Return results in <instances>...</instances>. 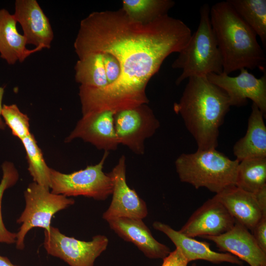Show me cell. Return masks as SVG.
<instances>
[{"instance_id": "cell-1", "label": "cell", "mask_w": 266, "mask_h": 266, "mask_svg": "<svg viewBox=\"0 0 266 266\" xmlns=\"http://www.w3.org/2000/svg\"><path fill=\"white\" fill-rule=\"evenodd\" d=\"M191 35L185 23L168 14L143 24L131 19L122 9L90 13L80 22L75 51L78 58L109 54L120 74L115 83L103 89L79 87L82 115L148 104V82L168 56L183 49Z\"/></svg>"}, {"instance_id": "cell-2", "label": "cell", "mask_w": 266, "mask_h": 266, "mask_svg": "<svg viewBox=\"0 0 266 266\" xmlns=\"http://www.w3.org/2000/svg\"><path fill=\"white\" fill-rule=\"evenodd\" d=\"M231 106L225 92L205 76L188 78L182 96L173 110L182 117L198 149H216L219 129Z\"/></svg>"}, {"instance_id": "cell-3", "label": "cell", "mask_w": 266, "mask_h": 266, "mask_svg": "<svg viewBox=\"0 0 266 266\" xmlns=\"http://www.w3.org/2000/svg\"><path fill=\"white\" fill-rule=\"evenodd\" d=\"M210 18L223 61V72L244 68L264 71L266 56L257 35L226 0L210 9Z\"/></svg>"}, {"instance_id": "cell-4", "label": "cell", "mask_w": 266, "mask_h": 266, "mask_svg": "<svg viewBox=\"0 0 266 266\" xmlns=\"http://www.w3.org/2000/svg\"><path fill=\"white\" fill-rule=\"evenodd\" d=\"M239 161L232 160L216 149H197L182 153L175 162L180 181L196 189L204 187L218 194L235 186Z\"/></svg>"}, {"instance_id": "cell-5", "label": "cell", "mask_w": 266, "mask_h": 266, "mask_svg": "<svg viewBox=\"0 0 266 266\" xmlns=\"http://www.w3.org/2000/svg\"><path fill=\"white\" fill-rule=\"evenodd\" d=\"M210 9L207 3L201 6L197 30L172 64L173 68L182 70L175 81L176 85L193 76L223 72L222 58L211 27Z\"/></svg>"}, {"instance_id": "cell-6", "label": "cell", "mask_w": 266, "mask_h": 266, "mask_svg": "<svg viewBox=\"0 0 266 266\" xmlns=\"http://www.w3.org/2000/svg\"><path fill=\"white\" fill-rule=\"evenodd\" d=\"M109 154L104 151L98 164L69 174L50 168L51 192L66 197L84 196L98 200H106L112 192L111 178L103 171Z\"/></svg>"}, {"instance_id": "cell-7", "label": "cell", "mask_w": 266, "mask_h": 266, "mask_svg": "<svg viewBox=\"0 0 266 266\" xmlns=\"http://www.w3.org/2000/svg\"><path fill=\"white\" fill-rule=\"evenodd\" d=\"M49 189L35 182L30 184L24 196L26 206L17 222L22 224L16 233V248H24V239L32 228H42L49 231L52 216L58 211L73 205L75 201L72 198L49 192Z\"/></svg>"}, {"instance_id": "cell-8", "label": "cell", "mask_w": 266, "mask_h": 266, "mask_svg": "<svg viewBox=\"0 0 266 266\" xmlns=\"http://www.w3.org/2000/svg\"><path fill=\"white\" fill-rule=\"evenodd\" d=\"M44 245L48 254L59 258L70 266H94L96 259L106 250L108 238L97 235L84 241L68 237L58 228L51 227L44 231Z\"/></svg>"}, {"instance_id": "cell-9", "label": "cell", "mask_w": 266, "mask_h": 266, "mask_svg": "<svg viewBox=\"0 0 266 266\" xmlns=\"http://www.w3.org/2000/svg\"><path fill=\"white\" fill-rule=\"evenodd\" d=\"M122 109L114 113L116 134L120 144L127 146L136 154L145 152V140L156 133L160 122L147 105Z\"/></svg>"}, {"instance_id": "cell-10", "label": "cell", "mask_w": 266, "mask_h": 266, "mask_svg": "<svg viewBox=\"0 0 266 266\" xmlns=\"http://www.w3.org/2000/svg\"><path fill=\"white\" fill-rule=\"evenodd\" d=\"M239 74L230 76L224 72L210 73L206 77L212 83L223 90L227 95L230 106H242L249 99L266 115V74L257 78L246 68H241Z\"/></svg>"}, {"instance_id": "cell-11", "label": "cell", "mask_w": 266, "mask_h": 266, "mask_svg": "<svg viewBox=\"0 0 266 266\" xmlns=\"http://www.w3.org/2000/svg\"><path fill=\"white\" fill-rule=\"evenodd\" d=\"M126 161V157L121 156L117 165L107 173L112 183V198L102 215V218L107 222L120 217L142 219L148 214L145 202L127 183Z\"/></svg>"}, {"instance_id": "cell-12", "label": "cell", "mask_w": 266, "mask_h": 266, "mask_svg": "<svg viewBox=\"0 0 266 266\" xmlns=\"http://www.w3.org/2000/svg\"><path fill=\"white\" fill-rule=\"evenodd\" d=\"M114 113L106 110L83 115L66 141L80 138L104 151L117 149L119 143L114 128Z\"/></svg>"}, {"instance_id": "cell-13", "label": "cell", "mask_w": 266, "mask_h": 266, "mask_svg": "<svg viewBox=\"0 0 266 266\" xmlns=\"http://www.w3.org/2000/svg\"><path fill=\"white\" fill-rule=\"evenodd\" d=\"M235 222L225 207L213 197L194 211L179 231L193 238L217 236L231 230Z\"/></svg>"}, {"instance_id": "cell-14", "label": "cell", "mask_w": 266, "mask_h": 266, "mask_svg": "<svg viewBox=\"0 0 266 266\" xmlns=\"http://www.w3.org/2000/svg\"><path fill=\"white\" fill-rule=\"evenodd\" d=\"M200 237L213 241L220 251L230 253L250 266H266V253L258 245L252 233L238 222L224 233Z\"/></svg>"}, {"instance_id": "cell-15", "label": "cell", "mask_w": 266, "mask_h": 266, "mask_svg": "<svg viewBox=\"0 0 266 266\" xmlns=\"http://www.w3.org/2000/svg\"><path fill=\"white\" fill-rule=\"evenodd\" d=\"M23 31L27 44L50 48L54 33L49 19L36 0H16L13 14Z\"/></svg>"}, {"instance_id": "cell-16", "label": "cell", "mask_w": 266, "mask_h": 266, "mask_svg": "<svg viewBox=\"0 0 266 266\" xmlns=\"http://www.w3.org/2000/svg\"><path fill=\"white\" fill-rule=\"evenodd\" d=\"M107 222L119 237L133 243L147 258L163 259L170 252L168 247L153 237L141 219L120 217Z\"/></svg>"}, {"instance_id": "cell-17", "label": "cell", "mask_w": 266, "mask_h": 266, "mask_svg": "<svg viewBox=\"0 0 266 266\" xmlns=\"http://www.w3.org/2000/svg\"><path fill=\"white\" fill-rule=\"evenodd\" d=\"M152 226L154 229L167 235L176 248L180 250L189 263L204 260L215 264L227 262L239 266L243 265L242 261L237 257L229 253L214 251L211 249L208 242L187 236L167 224L155 221Z\"/></svg>"}, {"instance_id": "cell-18", "label": "cell", "mask_w": 266, "mask_h": 266, "mask_svg": "<svg viewBox=\"0 0 266 266\" xmlns=\"http://www.w3.org/2000/svg\"><path fill=\"white\" fill-rule=\"evenodd\" d=\"M220 202L235 220L251 232L263 216H266L259 205L254 194L236 186L225 189L214 197Z\"/></svg>"}, {"instance_id": "cell-19", "label": "cell", "mask_w": 266, "mask_h": 266, "mask_svg": "<svg viewBox=\"0 0 266 266\" xmlns=\"http://www.w3.org/2000/svg\"><path fill=\"white\" fill-rule=\"evenodd\" d=\"M266 115L252 103L245 135L233 147V153L239 162L251 158H266Z\"/></svg>"}, {"instance_id": "cell-20", "label": "cell", "mask_w": 266, "mask_h": 266, "mask_svg": "<svg viewBox=\"0 0 266 266\" xmlns=\"http://www.w3.org/2000/svg\"><path fill=\"white\" fill-rule=\"evenodd\" d=\"M17 21L13 14L5 9H0V55L9 65L17 61L22 63L31 54L41 50L26 48L27 41L16 28Z\"/></svg>"}, {"instance_id": "cell-21", "label": "cell", "mask_w": 266, "mask_h": 266, "mask_svg": "<svg viewBox=\"0 0 266 266\" xmlns=\"http://www.w3.org/2000/svg\"><path fill=\"white\" fill-rule=\"evenodd\" d=\"M78 59L74 69L75 80L80 87L101 89L108 85L101 54H90Z\"/></svg>"}, {"instance_id": "cell-22", "label": "cell", "mask_w": 266, "mask_h": 266, "mask_svg": "<svg viewBox=\"0 0 266 266\" xmlns=\"http://www.w3.org/2000/svg\"><path fill=\"white\" fill-rule=\"evenodd\" d=\"M266 47V0H227Z\"/></svg>"}, {"instance_id": "cell-23", "label": "cell", "mask_w": 266, "mask_h": 266, "mask_svg": "<svg viewBox=\"0 0 266 266\" xmlns=\"http://www.w3.org/2000/svg\"><path fill=\"white\" fill-rule=\"evenodd\" d=\"M174 4L171 0H123L122 9L131 19L146 24L167 14Z\"/></svg>"}, {"instance_id": "cell-24", "label": "cell", "mask_w": 266, "mask_h": 266, "mask_svg": "<svg viewBox=\"0 0 266 266\" xmlns=\"http://www.w3.org/2000/svg\"><path fill=\"white\" fill-rule=\"evenodd\" d=\"M235 186L253 194L266 186V158L247 159L240 161Z\"/></svg>"}, {"instance_id": "cell-25", "label": "cell", "mask_w": 266, "mask_h": 266, "mask_svg": "<svg viewBox=\"0 0 266 266\" xmlns=\"http://www.w3.org/2000/svg\"><path fill=\"white\" fill-rule=\"evenodd\" d=\"M21 141L26 152L28 170L34 182L50 189L51 168L46 165L34 136L30 133Z\"/></svg>"}, {"instance_id": "cell-26", "label": "cell", "mask_w": 266, "mask_h": 266, "mask_svg": "<svg viewBox=\"0 0 266 266\" xmlns=\"http://www.w3.org/2000/svg\"><path fill=\"white\" fill-rule=\"evenodd\" d=\"M2 177L0 183V243L12 244L16 243V233L8 231L4 226L2 218L1 205L5 190L14 185L19 177L18 171L14 165L5 162L2 165Z\"/></svg>"}, {"instance_id": "cell-27", "label": "cell", "mask_w": 266, "mask_h": 266, "mask_svg": "<svg viewBox=\"0 0 266 266\" xmlns=\"http://www.w3.org/2000/svg\"><path fill=\"white\" fill-rule=\"evenodd\" d=\"M1 116L6 125L11 129L12 134L21 140L30 133L29 118L19 110L16 104L3 105Z\"/></svg>"}, {"instance_id": "cell-28", "label": "cell", "mask_w": 266, "mask_h": 266, "mask_svg": "<svg viewBox=\"0 0 266 266\" xmlns=\"http://www.w3.org/2000/svg\"><path fill=\"white\" fill-rule=\"evenodd\" d=\"M100 54L102 55V61L108 82L107 86H108L113 84L117 81L120 74V67L116 60L111 55L107 53Z\"/></svg>"}, {"instance_id": "cell-29", "label": "cell", "mask_w": 266, "mask_h": 266, "mask_svg": "<svg viewBox=\"0 0 266 266\" xmlns=\"http://www.w3.org/2000/svg\"><path fill=\"white\" fill-rule=\"evenodd\" d=\"M258 245L266 253V216H263L251 232Z\"/></svg>"}, {"instance_id": "cell-30", "label": "cell", "mask_w": 266, "mask_h": 266, "mask_svg": "<svg viewBox=\"0 0 266 266\" xmlns=\"http://www.w3.org/2000/svg\"><path fill=\"white\" fill-rule=\"evenodd\" d=\"M161 266H188L189 262L179 248L176 249L164 259Z\"/></svg>"}, {"instance_id": "cell-31", "label": "cell", "mask_w": 266, "mask_h": 266, "mask_svg": "<svg viewBox=\"0 0 266 266\" xmlns=\"http://www.w3.org/2000/svg\"><path fill=\"white\" fill-rule=\"evenodd\" d=\"M263 212L266 214V186L254 194Z\"/></svg>"}, {"instance_id": "cell-32", "label": "cell", "mask_w": 266, "mask_h": 266, "mask_svg": "<svg viewBox=\"0 0 266 266\" xmlns=\"http://www.w3.org/2000/svg\"><path fill=\"white\" fill-rule=\"evenodd\" d=\"M4 92V89L2 87H0V129H4L5 127V124L2 121L1 118V110L2 109V100Z\"/></svg>"}, {"instance_id": "cell-33", "label": "cell", "mask_w": 266, "mask_h": 266, "mask_svg": "<svg viewBox=\"0 0 266 266\" xmlns=\"http://www.w3.org/2000/svg\"><path fill=\"white\" fill-rule=\"evenodd\" d=\"M0 266H17L13 265L6 257L0 255Z\"/></svg>"}, {"instance_id": "cell-34", "label": "cell", "mask_w": 266, "mask_h": 266, "mask_svg": "<svg viewBox=\"0 0 266 266\" xmlns=\"http://www.w3.org/2000/svg\"><path fill=\"white\" fill-rule=\"evenodd\" d=\"M191 266H196V264H193Z\"/></svg>"}]
</instances>
